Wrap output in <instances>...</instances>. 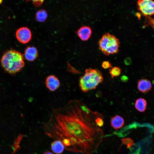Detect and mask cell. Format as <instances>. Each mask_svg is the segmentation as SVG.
<instances>
[{"label": "cell", "instance_id": "6da1fadb", "mask_svg": "<svg viewBox=\"0 0 154 154\" xmlns=\"http://www.w3.org/2000/svg\"><path fill=\"white\" fill-rule=\"evenodd\" d=\"M102 115L93 112L81 100H72L52 111L44 127L45 134L61 141L67 151L83 154L95 152L104 137L95 120Z\"/></svg>", "mask_w": 154, "mask_h": 154}, {"label": "cell", "instance_id": "7a4b0ae2", "mask_svg": "<svg viewBox=\"0 0 154 154\" xmlns=\"http://www.w3.org/2000/svg\"><path fill=\"white\" fill-rule=\"evenodd\" d=\"M1 62L5 70L11 74L20 72L25 65L23 55L20 52L13 49L5 52L1 58Z\"/></svg>", "mask_w": 154, "mask_h": 154}, {"label": "cell", "instance_id": "3957f363", "mask_svg": "<svg viewBox=\"0 0 154 154\" xmlns=\"http://www.w3.org/2000/svg\"><path fill=\"white\" fill-rule=\"evenodd\" d=\"M103 81L102 74L100 70L88 68L85 70L84 74L80 78L79 86L82 91L87 92L96 89Z\"/></svg>", "mask_w": 154, "mask_h": 154}, {"label": "cell", "instance_id": "277c9868", "mask_svg": "<svg viewBox=\"0 0 154 154\" xmlns=\"http://www.w3.org/2000/svg\"><path fill=\"white\" fill-rule=\"evenodd\" d=\"M98 44L99 49L106 56L117 54L119 51V40L109 33L103 35L99 40Z\"/></svg>", "mask_w": 154, "mask_h": 154}, {"label": "cell", "instance_id": "5b68a950", "mask_svg": "<svg viewBox=\"0 0 154 154\" xmlns=\"http://www.w3.org/2000/svg\"><path fill=\"white\" fill-rule=\"evenodd\" d=\"M137 3L138 9L143 15L148 17L154 15V1L139 0Z\"/></svg>", "mask_w": 154, "mask_h": 154}, {"label": "cell", "instance_id": "8992f818", "mask_svg": "<svg viewBox=\"0 0 154 154\" xmlns=\"http://www.w3.org/2000/svg\"><path fill=\"white\" fill-rule=\"evenodd\" d=\"M17 40L22 44H25L29 42L32 38L31 30L26 27H22L18 29L16 32Z\"/></svg>", "mask_w": 154, "mask_h": 154}, {"label": "cell", "instance_id": "52a82bcc", "mask_svg": "<svg viewBox=\"0 0 154 154\" xmlns=\"http://www.w3.org/2000/svg\"><path fill=\"white\" fill-rule=\"evenodd\" d=\"M45 83L46 88L51 92H54L57 90L60 84L58 78L53 75L48 76L46 79Z\"/></svg>", "mask_w": 154, "mask_h": 154}, {"label": "cell", "instance_id": "ba28073f", "mask_svg": "<svg viewBox=\"0 0 154 154\" xmlns=\"http://www.w3.org/2000/svg\"><path fill=\"white\" fill-rule=\"evenodd\" d=\"M76 33L81 40L86 41L88 40L91 37L92 31L90 27L84 25L80 27Z\"/></svg>", "mask_w": 154, "mask_h": 154}, {"label": "cell", "instance_id": "9c48e42d", "mask_svg": "<svg viewBox=\"0 0 154 154\" xmlns=\"http://www.w3.org/2000/svg\"><path fill=\"white\" fill-rule=\"evenodd\" d=\"M137 87L139 92L142 93H145L151 90L152 88V85L149 80L145 78H142L138 81Z\"/></svg>", "mask_w": 154, "mask_h": 154}, {"label": "cell", "instance_id": "30bf717a", "mask_svg": "<svg viewBox=\"0 0 154 154\" xmlns=\"http://www.w3.org/2000/svg\"><path fill=\"white\" fill-rule=\"evenodd\" d=\"M24 56L28 61H33L35 60L38 56V52L37 48L32 46L27 47L25 50Z\"/></svg>", "mask_w": 154, "mask_h": 154}, {"label": "cell", "instance_id": "8fae6325", "mask_svg": "<svg viewBox=\"0 0 154 154\" xmlns=\"http://www.w3.org/2000/svg\"><path fill=\"white\" fill-rule=\"evenodd\" d=\"M110 123L113 128L117 130L121 128L124 125V120L122 117L117 115L111 118Z\"/></svg>", "mask_w": 154, "mask_h": 154}, {"label": "cell", "instance_id": "7c38bea8", "mask_svg": "<svg viewBox=\"0 0 154 154\" xmlns=\"http://www.w3.org/2000/svg\"><path fill=\"white\" fill-rule=\"evenodd\" d=\"M51 148L52 151L56 154L62 153L65 149L63 143L58 140H55L52 143Z\"/></svg>", "mask_w": 154, "mask_h": 154}, {"label": "cell", "instance_id": "4fadbf2b", "mask_svg": "<svg viewBox=\"0 0 154 154\" xmlns=\"http://www.w3.org/2000/svg\"><path fill=\"white\" fill-rule=\"evenodd\" d=\"M147 102L146 100L142 98L137 99L135 103V107L138 111L140 112H145L147 108Z\"/></svg>", "mask_w": 154, "mask_h": 154}, {"label": "cell", "instance_id": "5bb4252c", "mask_svg": "<svg viewBox=\"0 0 154 154\" xmlns=\"http://www.w3.org/2000/svg\"><path fill=\"white\" fill-rule=\"evenodd\" d=\"M48 17V14L46 10L40 9L37 11L35 15L36 20L38 22L45 21Z\"/></svg>", "mask_w": 154, "mask_h": 154}, {"label": "cell", "instance_id": "9a60e30c", "mask_svg": "<svg viewBox=\"0 0 154 154\" xmlns=\"http://www.w3.org/2000/svg\"><path fill=\"white\" fill-rule=\"evenodd\" d=\"M121 69L117 66L112 67L109 70V73L112 79L119 76L121 74Z\"/></svg>", "mask_w": 154, "mask_h": 154}, {"label": "cell", "instance_id": "2e32d148", "mask_svg": "<svg viewBox=\"0 0 154 154\" xmlns=\"http://www.w3.org/2000/svg\"><path fill=\"white\" fill-rule=\"evenodd\" d=\"M121 146L122 145H127V149L130 148V147L133 144V140L129 138L122 139H121Z\"/></svg>", "mask_w": 154, "mask_h": 154}, {"label": "cell", "instance_id": "e0dca14e", "mask_svg": "<svg viewBox=\"0 0 154 154\" xmlns=\"http://www.w3.org/2000/svg\"><path fill=\"white\" fill-rule=\"evenodd\" d=\"M103 118V116H102L98 117L95 120L96 124L99 127H102L104 125Z\"/></svg>", "mask_w": 154, "mask_h": 154}, {"label": "cell", "instance_id": "ac0fdd59", "mask_svg": "<svg viewBox=\"0 0 154 154\" xmlns=\"http://www.w3.org/2000/svg\"><path fill=\"white\" fill-rule=\"evenodd\" d=\"M102 66L104 69L111 68L112 67L111 63L108 61H105L103 62L102 64Z\"/></svg>", "mask_w": 154, "mask_h": 154}, {"label": "cell", "instance_id": "d6986e66", "mask_svg": "<svg viewBox=\"0 0 154 154\" xmlns=\"http://www.w3.org/2000/svg\"><path fill=\"white\" fill-rule=\"evenodd\" d=\"M131 58L129 57L126 58L124 60L125 64L126 65H129L131 63Z\"/></svg>", "mask_w": 154, "mask_h": 154}, {"label": "cell", "instance_id": "ffe728a7", "mask_svg": "<svg viewBox=\"0 0 154 154\" xmlns=\"http://www.w3.org/2000/svg\"><path fill=\"white\" fill-rule=\"evenodd\" d=\"M121 79L122 81H126V80H127L128 78L127 77L125 76H122L121 78Z\"/></svg>", "mask_w": 154, "mask_h": 154}, {"label": "cell", "instance_id": "44dd1931", "mask_svg": "<svg viewBox=\"0 0 154 154\" xmlns=\"http://www.w3.org/2000/svg\"><path fill=\"white\" fill-rule=\"evenodd\" d=\"M42 154H54L52 152L50 151H47L44 153Z\"/></svg>", "mask_w": 154, "mask_h": 154}, {"label": "cell", "instance_id": "7402d4cb", "mask_svg": "<svg viewBox=\"0 0 154 154\" xmlns=\"http://www.w3.org/2000/svg\"><path fill=\"white\" fill-rule=\"evenodd\" d=\"M3 0H0V4L2 2Z\"/></svg>", "mask_w": 154, "mask_h": 154}]
</instances>
